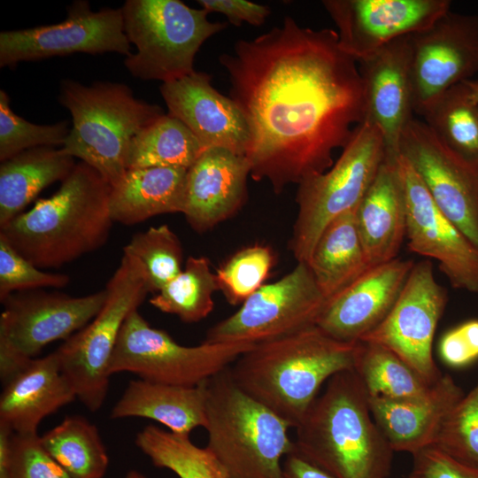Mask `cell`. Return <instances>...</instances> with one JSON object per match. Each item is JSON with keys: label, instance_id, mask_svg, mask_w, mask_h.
Masks as SVG:
<instances>
[{"label": "cell", "instance_id": "cell-1", "mask_svg": "<svg viewBox=\"0 0 478 478\" xmlns=\"http://www.w3.org/2000/svg\"><path fill=\"white\" fill-rule=\"evenodd\" d=\"M219 61L249 127L251 177L268 181L277 194L328 170L334 151L364 120L358 63L333 29L304 27L286 16L281 26L237 41Z\"/></svg>", "mask_w": 478, "mask_h": 478}, {"label": "cell", "instance_id": "cell-2", "mask_svg": "<svg viewBox=\"0 0 478 478\" xmlns=\"http://www.w3.org/2000/svg\"><path fill=\"white\" fill-rule=\"evenodd\" d=\"M359 343L318 326L256 343L229 367L236 385L295 428L335 374L354 370Z\"/></svg>", "mask_w": 478, "mask_h": 478}, {"label": "cell", "instance_id": "cell-3", "mask_svg": "<svg viewBox=\"0 0 478 478\" xmlns=\"http://www.w3.org/2000/svg\"><path fill=\"white\" fill-rule=\"evenodd\" d=\"M111 185L80 161L50 197L0 227L19 254L40 269L62 266L107 242L112 223Z\"/></svg>", "mask_w": 478, "mask_h": 478}, {"label": "cell", "instance_id": "cell-4", "mask_svg": "<svg viewBox=\"0 0 478 478\" xmlns=\"http://www.w3.org/2000/svg\"><path fill=\"white\" fill-rule=\"evenodd\" d=\"M295 429V450L335 478H389L395 451L354 370L332 376Z\"/></svg>", "mask_w": 478, "mask_h": 478}, {"label": "cell", "instance_id": "cell-5", "mask_svg": "<svg viewBox=\"0 0 478 478\" xmlns=\"http://www.w3.org/2000/svg\"><path fill=\"white\" fill-rule=\"evenodd\" d=\"M58 102L73 119L60 149L94 168L111 187L128 170L134 139L165 114L160 106L135 98L128 86L118 82L86 86L65 80Z\"/></svg>", "mask_w": 478, "mask_h": 478}, {"label": "cell", "instance_id": "cell-6", "mask_svg": "<svg viewBox=\"0 0 478 478\" xmlns=\"http://www.w3.org/2000/svg\"><path fill=\"white\" fill-rule=\"evenodd\" d=\"M230 367V366H229ZM229 367L206 382V448L228 478H282L290 426L242 390Z\"/></svg>", "mask_w": 478, "mask_h": 478}, {"label": "cell", "instance_id": "cell-7", "mask_svg": "<svg viewBox=\"0 0 478 478\" xmlns=\"http://www.w3.org/2000/svg\"><path fill=\"white\" fill-rule=\"evenodd\" d=\"M125 34L136 51L124 64L135 78L162 83L192 73L203 43L227 27L204 9L180 0H127L121 7Z\"/></svg>", "mask_w": 478, "mask_h": 478}, {"label": "cell", "instance_id": "cell-8", "mask_svg": "<svg viewBox=\"0 0 478 478\" xmlns=\"http://www.w3.org/2000/svg\"><path fill=\"white\" fill-rule=\"evenodd\" d=\"M105 289L106 300L96 317L55 351L61 373L92 412L105 401L110 363L121 328L151 293L143 267L125 253Z\"/></svg>", "mask_w": 478, "mask_h": 478}, {"label": "cell", "instance_id": "cell-9", "mask_svg": "<svg viewBox=\"0 0 478 478\" xmlns=\"http://www.w3.org/2000/svg\"><path fill=\"white\" fill-rule=\"evenodd\" d=\"M385 158L386 145L381 129L363 120L354 128L340 157L328 170L298 184V212L290 240L297 262H308L319 236L329 222L357 208Z\"/></svg>", "mask_w": 478, "mask_h": 478}, {"label": "cell", "instance_id": "cell-10", "mask_svg": "<svg viewBox=\"0 0 478 478\" xmlns=\"http://www.w3.org/2000/svg\"><path fill=\"white\" fill-rule=\"evenodd\" d=\"M254 345L204 342L181 345L166 331L151 328L135 310L121 328L109 371L111 375L129 372L152 382L195 387L231 366Z\"/></svg>", "mask_w": 478, "mask_h": 478}, {"label": "cell", "instance_id": "cell-11", "mask_svg": "<svg viewBox=\"0 0 478 478\" xmlns=\"http://www.w3.org/2000/svg\"><path fill=\"white\" fill-rule=\"evenodd\" d=\"M107 297L105 289L83 297L32 289L1 303L0 378L4 384L50 343L66 340L87 326Z\"/></svg>", "mask_w": 478, "mask_h": 478}, {"label": "cell", "instance_id": "cell-12", "mask_svg": "<svg viewBox=\"0 0 478 478\" xmlns=\"http://www.w3.org/2000/svg\"><path fill=\"white\" fill-rule=\"evenodd\" d=\"M327 298L306 262L264 284L232 315L208 329L204 343H258L315 326Z\"/></svg>", "mask_w": 478, "mask_h": 478}, {"label": "cell", "instance_id": "cell-13", "mask_svg": "<svg viewBox=\"0 0 478 478\" xmlns=\"http://www.w3.org/2000/svg\"><path fill=\"white\" fill-rule=\"evenodd\" d=\"M106 52L131 54L121 8L94 12L85 0L70 4L60 23L0 33L1 67L56 56Z\"/></svg>", "mask_w": 478, "mask_h": 478}, {"label": "cell", "instance_id": "cell-14", "mask_svg": "<svg viewBox=\"0 0 478 478\" xmlns=\"http://www.w3.org/2000/svg\"><path fill=\"white\" fill-rule=\"evenodd\" d=\"M414 112L421 116L445 91L478 73V16L447 12L407 35Z\"/></svg>", "mask_w": 478, "mask_h": 478}, {"label": "cell", "instance_id": "cell-15", "mask_svg": "<svg viewBox=\"0 0 478 478\" xmlns=\"http://www.w3.org/2000/svg\"><path fill=\"white\" fill-rule=\"evenodd\" d=\"M447 301V291L436 281L431 260L414 263L388 315L360 342L390 350L434 384L443 374L434 360L432 344Z\"/></svg>", "mask_w": 478, "mask_h": 478}, {"label": "cell", "instance_id": "cell-16", "mask_svg": "<svg viewBox=\"0 0 478 478\" xmlns=\"http://www.w3.org/2000/svg\"><path fill=\"white\" fill-rule=\"evenodd\" d=\"M399 154L412 166L438 208L478 248V163L453 151L415 118L402 134Z\"/></svg>", "mask_w": 478, "mask_h": 478}, {"label": "cell", "instance_id": "cell-17", "mask_svg": "<svg viewBox=\"0 0 478 478\" xmlns=\"http://www.w3.org/2000/svg\"><path fill=\"white\" fill-rule=\"evenodd\" d=\"M397 165L405 200L409 250L436 260L454 289L478 293V248L438 208L401 154Z\"/></svg>", "mask_w": 478, "mask_h": 478}, {"label": "cell", "instance_id": "cell-18", "mask_svg": "<svg viewBox=\"0 0 478 478\" xmlns=\"http://www.w3.org/2000/svg\"><path fill=\"white\" fill-rule=\"evenodd\" d=\"M341 48L358 62L420 31L450 11L448 0H325Z\"/></svg>", "mask_w": 478, "mask_h": 478}, {"label": "cell", "instance_id": "cell-19", "mask_svg": "<svg viewBox=\"0 0 478 478\" xmlns=\"http://www.w3.org/2000/svg\"><path fill=\"white\" fill-rule=\"evenodd\" d=\"M414 263L397 257L371 266L327 300L316 326L336 340L360 342L388 315Z\"/></svg>", "mask_w": 478, "mask_h": 478}, {"label": "cell", "instance_id": "cell-20", "mask_svg": "<svg viewBox=\"0 0 478 478\" xmlns=\"http://www.w3.org/2000/svg\"><path fill=\"white\" fill-rule=\"evenodd\" d=\"M168 113L181 120L204 149L219 147L243 155L250 143L247 122L233 99L212 85V76L195 71L159 88Z\"/></svg>", "mask_w": 478, "mask_h": 478}, {"label": "cell", "instance_id": "cell-21", "mask_svg": "<svg viewBox=\"0 0 478 478\" xmlns=\"http://www.w3.org/2000/svg\"><path fill=\"white\" fill-rule=\"evenodd\" d=\"M364 120L381 129L386 156L397 158L402 134L413 119L407 36L397 39L360 60Z\"/></svg>", "mask_w": 478, "mask_h": 478}, {"label": "cell", "instance_id": "cell-22", "mask_svg": "<svg viewBox=\"0 0 478 478\" xmlns=\"http://www.w3.org/2000/svg\"><path fill=\"white\" fill-rule=\"evenodd\" d=\"M251 165L243 155L227 149H205L187 170L184 214L202 233L234 215L245 203Z\"/></svg>", "mask_w": 478, "mask_h": 478}, {"label": "cell", "instance_id": "cell-23", "mask_svg": "<svg viewBox=\"0 0 478 478\" xmlns=\"http://www.w3.org/2000/svg\"><path fill=\"white\" fill-rule=\"evenodd\" d=\"M463 396L453 378L443 374L420 397H369V405L375 423L393 451L412 454L433 443L445 416Z\"/></svg>", "mask_w": 478, "mask_h": 478}, {"label": "cell", "instance_id": "cell-24", "mask_svg": "<svg viewBox=\"0 0 478 478\" xmlns=\"http://www.w3.org/2000/svg\"><path fill=\"white\" fill-rule=\"evenodd\" d=\"M75 398L61 373L56 351L32 358L3 384L0 426L15 434H37L45 417Z\"/></svg>", "mask_w": 478, "mask_h": 478}, {"label": "cell", "instance_id": "cell-25", "mask_svg": "<svg viewBox=\"0 0 478 478\" xmlns=\"http://www.w3.org/2000/svg\"><path fill=\"white\" fill-rule=\"evenodd\" d=\"M397 158L386 156L356 208L358 234L371 266L397 258L406 238L405 200Z\"/></svg>", "mask_w": 478, "mask_h": 478}, {"label": "cell", "instance_id": "cell-26", "mask_svg": "<svg viewBox=\"0 0 478 478\" xmlns=\"http://www.w3.org/2000/svg\"><path fill=\"white\" fill-rule=\"evenodd\" d=\"M206 382L184 387L132 380L113 405L110 418L150 419L173 433L190 435L195 428L205 426Z\"/></svg>", "mask_w": 478, "mask_h": 478}, {"label": "cell", "instance_id": "cell-27", "mask_svg": "<svg viewBox=\"0 0 478 478\" xmlns=\"http://www.w3.org/2000/svg\"><path fill=\"white\" fill-rule=\"evenodd\" d=\"M187 169L129 168L111 187L109 207L114 222L135 225L154 216L181 212Z\"/></svg>", "mask_w": 478, "mask_h": 478}, {"label": "cell", "instance_id": "cell-28", "mask_svg": "<svg viewBox=\"0 0 478 478\" xmlns=\"http://www.w3.org/2000/svg\"><path fill=\"white\" fill-rule=\"evenodd\" d=\"M61 149L39 147L25 150L0 166V227L24 209L50 184L61 182L75 166Z\"/></svg>", "mask_w": 478, "mask_h": 478}, {"label": "cell", "instance_id": "cell-29", "mask_svg": "<svg viewBox=\"0 0 478 478\" xmlns=\"http://www.w3.org/2000/svg\"><path fill=\"white\" fill-rule=\"evenodd\" d=\"M306 263L327 299L371 267L358 234L356 209L328 223Z\"/></svg>", "mask_w": 478, "mask_h": 478}, {"label": "cell", "instance_id": "cell-30", "mask_svg": "<svg viewBox=\"0 0 478 478\" xmlns=\"http://www.w3.org/2000/svg\"><path fill=\"white\" fill-rule=\"evenodd\" d=\"M47 452L73 478H103L109 457L96 425L81 415L66 416L40 436Z\"/></svg>", "mask_w": 478, "mask_h": 478}, {"label": "cell", "instance_id": "cell-31", "mask_svg": "<svg viewBox=\"0 0 478 478\" xmlns=\"http://www.w3.org/2000/svg\"><path fill=\"white\" fill-rule=\"evenodd\" d=\"M204 150L181 120L163 114L134 139L128 169L158 166L188 170Z\"/></svg>", "mask_w": 478, "mask_h": 478}, {"label": "cell", "instance_id": "cell-32", "mask_svg": "<svg viewBox=\"0 0 478 478\" xmlns=\"http://www.w3.org/2000/svg\"><path fill=\"white\" fill-rule=\"evenodd\" d=\"M135 442L156 467L168 469L179 478H228L211 451L196 445L189 435L148 425L137 432Z\"/></svg>", "mask_w": 478, "mask_h": 478}, {"label": "cell", "instance_id": "cell-33", "mask_svg": "<svg viewBox=\"0 0 478 478\" xmlns=\"http://www.w3.org/2000/svg\"><path fill=\"white\" fill-rule=\"evenodd\" d=\"M354 371L369 397L412 398L433 385L396 353L373 343H359Z\"/></svg>", "mask_w": 478, "mask_h": 478}, {"label": "cell", "instance_id": "cell-34", "mask_svg": "<svg viewBox=\"0 0 478 478\" xmlns=\"http://www.w3.org/2000/svg\"><path fill=\"white\" fill-rule=\"evenodd\" d=\"M421 117L445 145L478 163V104L471 98L467 81L445 91Z\"/></svg>", "mask_w": 478, "mask_h": 478}, {"label": "cell", "instance_id": "cell-35", "mask_svg": "<svg viewBox=\"0 0 478 478\" xmlns=\"http://www.w3.org/2000/svg\"><path fill=\"white\" fill-rule=\"evenodd\" d=\"M219 290L216 273L204 257H189L182 271L150 299L158 310L177 316L185 323H195L212 311V296Z\"/></svg>", "mask_w": 478, "mask_h": 478}, {"label": "cell", "instance_id": "cell-36", "mask_svg": "<svg viewBox=\"0 0 478 478\" xmlns=\"http://www.w3.org/2000/svg\"><path fill=\"white\" fill-rule=\"evenodd\" d=\"M123 253L141 265L151 293L160 290L184 267L181 242L167 225L150 227L134 235Z\"/></svg>", "mask_w": 478, "mask_h": 478}, {"label": "cell", "instance_id": "cell-37", "mask_svg": "<svg viewBox=\"0 0 478 478\" xmlns=\"http://www.w3.org/2000/svg\"><path fill=\"white\" fill-rule=\"evenodd\" d=\"M432 445L478 468V382L445 416Z\"/></svg>", "mask_w": 478, "mask_h": 478}, {"label": "cell", "instance_id": "cell-38", "mask_svg": "<svg viewBox=\"0 0 478 478\" xmlns=\"http://www.w3.org/2000/svg\"><path fill=\"white\" fill-rule=\"evenodd\" d=\"M70 129L67 121L38 125L26 120L14 113L8 94L0 89L1 162L35 148L62 147Z\"/></svg>", "mask_w": 478, "mask_h": 478}, {"label": "cell", "instance_id": "cell-39", "mask_svg": "<svg viewBox=\"0 0 478 478\" xmlns=\"http://www.w3.org/2000/svg\"><path fill=\"white\" fill-rule=\"evenodd\" d=\"M273 263L274 255L267 246L252 245L240 250L216 272L219 290L230 305H242L264 285Z\"/></svg>", "mask_w": 478, "mask_h": 478}, {"label": "cell", "instance_id": "cell-40", "mask_svg": "<svg viewBox=\"0 0 478 478\" xmlns=\"http://www.w3.org/2000/svg\"><path fill=\"white\" fill-rule=\"evenodd\" d=\"M70 282L64 274L47 273L19 254L0 235V301L19 291L46 287L62 288Z\"/></svg>", "mask_w": 478, "mask_h": 478}, {"label": "cell", "instance_id": "cell-41", "mask_svg": "<svg viewBox=\"0 0 478 478\" xmlns=\"http://www.w3.org/2000/svg\"><path fill=\"white\" fill-rule=\"evenodd\" d=\"M9 458L12 478H73L43 448L38 434L12 433Z\"/></svg>", "mask_w": 478, "mask_h": 478}, {"label": "cell", "instance_id": "cell-42", "mask_svg": "<svg viewBox=\"0 0 478 478\" xmlns=\"http://www.w3.org/2000/svg\"><path fill=\"white\" fill-rule=\"evenodd\" d=\"M412 455L409 478H478V468L465 465L435 445H428Z\"/></svg>", "mask_w": 478, "mask_h": 478}, {"label": "cell", "instance_id": "cell-43", "mask_svg": "<svg viewBox=\"0 0 478 478\" xmlns=\"http://www.w3.org/2000/svg\"><path fill=\"white\" fill-rule=\"evenodd\" d=\"M439 355L448 366L461 368L478 359V319L466 320L445 332Z\"/></svg>", "mask_w": 478, "mask_h": 478}, {"label": "cell", "instance_id": "cell-44", "mask_svg": "<svg viewBox=\"0 0 478 478\" xmlns=\"http://www.w3.org/2000/svg\"><path fill=\"white\" fill-rule=\"evenodd\" d=\"M202 9L210 12L225 15L229 23L239 27L243 22L252 26H261L271 10L267 5L246 0H198Z\"/></svg>", "mask_w": 478, "mask_h": 478}, {"label": "cell", "instance_id": "cell-45", "mask_svg": "<svg viewBox=\"0 0 478 478\" xmlns=\"http://www.w3.org/2000/svg\"><path fill=\"white\" fill-rule=\"evenodd\" d=\"M282 478H335L327 471L312 463L294 447L282 463Z\"/></svg>", "mask_w": 478, "mask_h": 478}, {"label": "cell", "instance_id": "cell-46", "mask_svg": "<svg viewBox=\"0 0 478 478\" xmlns=\"http://www.w3.org/2000/svg\"><path fill=\"white\" fill-rule=\"evenodd\" d=\"M12 433L0 426V478H12L9 458V441Z\"/></svg>", "mask_w": 478, "mask_h": 478}, {"label": "cell", "instance_id": "cell-47", "mask_svg": "<svg viewBox=\"0 0 478 478\" xmlns=\"http://www.w3.org/2000/svg\"><path fill=\"white\" fill-rule=\"evenodd\" d=\"M467 83L470 88L471 98L474 104H478V80H468Z\"/></svg>", "mask_w": 478, "mask_h": 478}, {"label": "cell", "instance_id": "cell-48", "mask_svg": "<svg viewBox=\"0 0 478 478\" xmlns=\"http://www.w3.org/2000/svg\"><path fill=\"white\" fill-rule=\"evenodd\" d=\"M124 478H149L144 474L137 470H130Z\"/></svg>", "mask_w": 478, "mask_h": 478}]
</instances>
